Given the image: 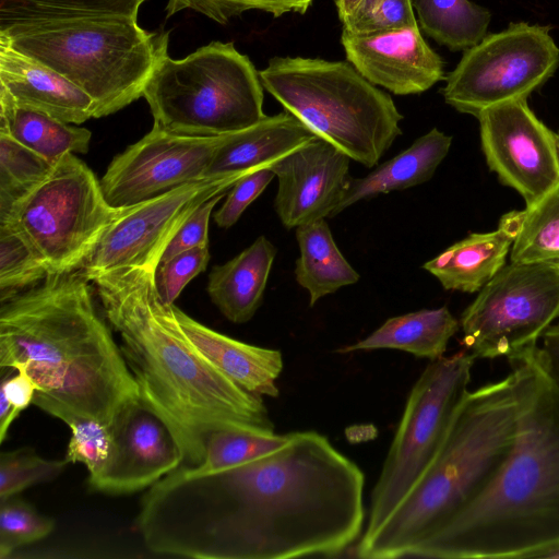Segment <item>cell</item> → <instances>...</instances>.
I'll return each instance as SVG.
<instances>
[{
  "label": "cell",
  "instance_id": "obj_3",
  "mask_svg": "<svg viewBox=\"0 0 559 559\" xmlns=\"http://www.w3.org/2000/svg\"><path fill=\"white\" fill-rule=\"evenodd\" d=\"M81 270L50 273L0 307V367L36 383L33 404H55L111 427L141 402L138 384Z\"/></svg>",
  "mask_w": 559,
  "mask_h": 559
},
{
  "label": "cell",
  "instance_id": "obj_17",
  "mask_svg": "<svg viewBox=\"0 0 559 559\" xmlns=\"http://www.w3.org/2000/svg\"><path fill=\"white\" fill-rule=\"evenodd\" d=\"M341 43L348 62L365 79L393 94H420L444 80L443 60L418 25L373 35L342 29Z\"/></svg>",
  "mask_w": 559,
  "mask_h": 559
},
{
  "label": "cell",
  "instance_id": "obj_39",
  "mask_svg": "<svg viewBox=\"0 0 559 559\" xmlns=\"http://www.w3.org/2000/svg\"><path fill=\"white\" fill-rule=\"evenodd\" d=\"M210 258L207 246L180 252L159 262L154 273V282L162 301L175 305L187 284L206 269Z\"/></svg>",
  "mask_w": 559,
  "mask_h": 559
},
{
  "label": "cell",
  "instance_id": "obj_40",
  "mask_svg": "<svg viewBox=\"0 0 559 559\" xmlns=\"http://www.w3.org/2000/svg\"><path fill=\"white\" fill-rule=\"evenodd\" d=\"M275 174L271 166L253 170L240 179L229 189L225 202L214 214V221L221 228L234 226L247 207L265 190L274 179Z\"/></svg>",
  "mask_w": 559,
  "mask_h": 559
},
{
  "label": "cell",
  "instance_id": "obj_7",
  "mask_svg": "<svg viewBox=\"0 0 559 559\" xmlns=\"http://www.w3.org/2000/svg\"><path fill=\"white\" fill-rule=\"evenodd\" d=\"M259 75L285 110L368 168L402 134L403 115L392 97L349 62L274 57Z\"/></svg>",
  "mask_w": 559,
  "mask_h": 559
},
{
  "label": "cell",
  "instance_id": "obj_29",
  "mask_svg": "<svg viewBox=\"0 0 559 559\" xmlns=\"http://www.w3.org/2000/svg\"><path fill=\"white\" fill-rule=\"evenodd\" d=\"M508 214L515 230L511 262L559 269V183L534 205Z\"/></svg>",
  "mask_w": 559,
  "mask_h": 559
},
{
  "label": "cell",
  "instance_id": "obj_14",
  "mask_svg": "<svg viewBox=\"0 0 559 559\" xmlns=\"http://www.w3.org/2000/svg\"><path fill=\"white\" fill-rule=\"evenodd\" d=\"M225 134H179L153 124L141 140L114 157L100 179L107 202L127 207L207 177Z\"/></svg>",
  "mask_w": 559,
  "mask_h": 559
},
{
  "label": "cell",
  "instance_id": "obj_45",
  "mask_svg": "<svg viewBox=\"0 0 559 559\" xmlns=\"http://www.w3.org/2000/svg\"><path fill=\"white\" fill-rule=\"evenodd\" d=\"M534 559H559V544L542 550Z\"/></svg>",
  "mask_w": 559,
  "mask_h": 559
},
{
  "label": "cell",
  "instance_id": "obj_12",
  "mask_svg": "<svg viewBox=\"0 0 559 559\" xmlns=\"http://www.w3.org/2000/svg\"><path fill=\"white\" fill-rule=\"evenodd\" d=\"M558 67L559 47L549 26L510 23L464 51L441 93L448 105L477 118L490 106L527 98Z\"/></svg>",
  "mask_w": 559,
  "mask_h": 559
},
{
  "label": "cell",
  "instance_id": "obj_46",
  "mask_svg": "<svg viewBox=\"0 0 559 559\" xmlns=\"http://www.w3.org/2000/svg\"><path fill=\"white\" fill-rule=\"evenodd\" d=\"M556 136H557L558 156H559V132H558V133H556Z\"/></svg>",
  "mask_w": 559,
  "mask_h": 559
},
{
  "label": "cell",
  "instance_id": "obj_21",
  "mask_svg": "<svg viewBox=\"0 0 559 559\" xmlns=\"http://www.w3.org/2000/svg\"><path fill=\"white\" fill-rule=\"evenodd\" d=\"M318 136L285 110L247 129L226 133L207 176L249 174L267 167Z\"/></svg>",
  "mask_w": 559,
  "mask_h": 559
},
{
  "label": "cell",
  "instance_id": "obj_41",
  "mask_svg": "<svg viewBox=\"0 0 559 559\" xmlns=\"http://www.w3.org/2000/svg\"><path fill=\"white\" fill-rule=\"evenodd\" d=\"M37 385L34 380L21 369L2 380L0 386V442L8 436L12 423L20 414L33 404Z\"/></svg>",
  "mask_w": 559,
  "mask_h": 559
},
{
  "label": "cell",
  "instance_id": "obj_37",
  "mask_svg": "<svg viewBox=\"0 0 559 559\" xmlns=\"http://www.w3.org/2000/svg\"><path fill=\"white\" fill-rule=\"evenodd\" d=\"M313 0H168L167 17L190 9L209 19L226 24L231 17L251 10L263 11L280 17L286 13L305 14Z\"/></svg>",
  "mask_w": 559,
  "mask_h": 559
},
{
  "label": "cell",
  "instance_id": "obj_18",
  "mask_svg": "<svg viewBox=\"0 0 559 559\" xmlns=\"http://www.w3.org/2000/svg\"><path fill=\"white\" fill-rule=\"evenodd\" d=\"M111 429L117 454L94 491L133 493L150 488L182 465V454L171 431L141 402L123 411Z\"/></svg>",
  "mask_w": 559,
  "mask_h": 559
},
{
  "label": "cell",
  "instance_id": "obj_43",
  "mask_svg": "<svg viewBox=\"0 0 559 559\" xmlns=\"http://www.w3.org/2000/svg\"><path fill=\"white\" fill-rule=\"evenodd\" d=\"M542 337L543 345L536 349L537 359L546 374L559 389V323L550 325Z\"/></svg>",
  "mask_w": 559,
  "mask_h": 559
},
{
  "label": "cell",
  "instance_id": "obj_6",
  "mask_svg": "<svg viewBox=\"0 0 559 559\" xmlns=\"http://www.w3.org/2000/svg\"><path fill=\"white\" fill-rule=\"evenodd\" d=\"M128 16H94L16 23L1 28L21 52L56 70L94 102V118L141 96L167 55L168 32H148Z\"/></svg>",
  "mask_w": 559,
  "mask_h": 559
},
{
  "label": "cell",
  "instance_id": "obj_42",
  "mask_svg": "<svg viewBox=\"0 0 559 559\" xmlns=\"http://www.w3.org/2000/svg\"><path fill=\"white\" fill-rule=\"evenodd\" d=\"M225 194L221 193L205 201L186 219L169 241L160 262L180 252L209 246L210 217L213 209Z\"/></svg>",
  "mask_w": 559,
  "mask_h": 559
},
{
  "label": "cell",
  "instance_id": "obj_13",
  "mask_svg": "<svg viewBox=\"0 0 559 559\" xmlns=\"http://www.w3.org/2000/svg\"><path fill=\"white\" fill-rule=\"evenodd\" d=\"M245 175L207 176L129 206L106 230L81 271L88 281L121 267L155 271L186 219L205 201L226 193Z\"/></svg>",
  "mask_w": 559,
  "mask_h": 559
},
{
  "label": "cell",
  "instance_id": "obj_4",
  "mask_svg": "<svg viewBox=\"0 0 559 559\" xmlns=\"http://www.w3.org/2000/svg\"><path fill=\"white\" fill-rule=\"evenodd\" d=\"M536 349L509 360L519 396L509 457L488 487L413 557L534 559L559 544V389Z\"/></svg>",
  "mask_w": 559,
  "mask_h": 559
},
{
  "label": "cell",
  "instance_id": "obj_24",
  "mask_svg": "<svg viewBox=\"0 0 559 559\" xmlns=\"http://www.w3.org/2000/svg\"><path fill=\"white\" fill-rule=\"evenodd\" d=\"M452 136L437 128L361 178L352 179L335 215L356 202L428 181L445 158Z\"/></svg>",
  "mask_w": 559,
  "mask_h": 559
},
{
  "label": "cell",
  "instance_id": "obj_30",
  "mask_svg": "<svg viewBox=\"0 0 559 559\" xmlns=\"http://www.w3.org/2000/svg\"><path fill=\"white\" fill-rule=\"evenodd\" d=\"M41 409L62 420L71 430L63 461L81 463L88 472L92 490L110 469L117 454V442L111 427L71 408L49 404Z\"/></svg>",
  "mask_w": 559,
  "mask_h": 559
},
{
  "label": "cell",
  "instance_id": "obj_2",
  "mask_svg": "<svg viewBox=\"0 0 559 559\" xmlns=\"http://www.w3.org/2000/svg\"><path fill=\"white\" fill-rule=\"evenodd\" d=\"M154 273L121 267L91 282L107 322L122 341L141 403L167 425L182 465L203 462L207 438L216 430L274 432L262 396L238 385L187 341L173 305L157 293Z\"/></svg>",
  "mask_w": 559,
  "mask_h": 559
},
{
  "label": "cell",
  "instance_id": "obj_1",
  "mask_svg": "<svg viewBox=\"0 0 559 559\" xmlns=\"http://www.w3.org/2000/svg\"><path fill=\"white\" fill-rule=\"evenodd\" d=\"M365 475L312 430L216 473L179 468L148 488L135 520L158 555L195 559L334 557L359 540Z\"/></svg>",
  "mask_w": 559,
  "mask_h": 559
},
{
  "label": "cell",
  "instance_id": "obj_26",
  "mask_svg": "<svg viewBox=\"0 0 559 559\" xmlns=\"http://www.w3.org/2000/svg\"><path fill=\"white\" fill-rule=\"evenodd\" d=\"M295 234L299 257L294 273L298 285L309 294L310 307L359 281V273L340 251L325 218L302 224Z\"/></svg>",
  "mask_w": 559,
  "mask_h": 559
},
{
  "label": "cell",
  "instance_id": "obj_31",
  "mask_svg": "<svg viewBox=\"0 0 559 559\" xmlns=\"http://www.w3.org/2000/svg\"><path fill=\"white\" fill-rule=\"evenodd\" d=\"M288 439L289 433L250 429L216 430L207 438L203 462L198 466L181 465L178 468L190 476L216 473L262 457L282 448Z\"/></svg>",
  "mask_w": 559,
  "mask_h": 559
},
{
  "label": "cell",
  "instance_id": "obj_33",
  "mask_svg": "<svg viewBox=\"0 0 559 559\" xmlns=\"http://www.w3.org/2000/svg\"><path fill=\"white\" fill-rule=\"evenodd\" d=\"M50 273L27 237L13 224L0 223V302L34 287Z\"/></svg>",
  "mask_w": 559,
  "mask_h": 559
},
{
  "label": "cell",
  "instance_id": "obj_9",
  "mask_svg": "<svg viewBox=\"0 0 559 559\" xmlns=\"http://www.w3.org/2000/svg\"><path fill=\"white\" fill-rule=\"evenodd\" d=\"M129 209L111 206L100 180L73 153L8 212L0 223L16 226L51 273L81 270L106 230Z\"/></svg>",
  "mask_w": 559,
  "mask_h": 559
},
{
  "label": "cell",
  "instance_id": "obj_34",
  "mask_svg": "<svg viewBox=\"0 0 559 559\" xmlns=\"http://www.w3.org/2000/svg\"><path fill=\"white\" fill-rule=\"evenodd\" d=\"M53 165L10 134L0 132V214L43 181Z\"/></svg>",
  "mask_w": 559,
  "mask_h": 559
},
{
  "label": "cell",
  "instance_id": "obj_38",
  "mask_svg": "<svg viewBox=\"0 0 559 559\" xmlns=\"http://www.w3.org/2000/svg\"><path fill=\"white\" fill-rule=\"evenodd\" d=\"M416 25L412 0H361L343 22V31L373 35Z\"/></svg>",
  "mask_w": 559,
  "mask_h": 559
},
{
  "label": "cell",
  "instance_id": "obj_15",
  "mask_svg": "<svg viewBox=\"0 0 559 559\" xmlns=\"http://www.w3.org/2000/svg\"><path fill=\"white\" fill-rule=\"evenodd\" d=\"M477 119L488 167L521 194L526 206L559 183L556 133L535 116L527 98L490 106Z\"/></svg>",
  "mask_w": 559,
  "mask_h": 559
},
{
  "label": "cell",
  "instance_id": "obj_11",
  "mask_svg": "<svg viewBox=\"0 0 559 559\" xmlns=\"http://www.w3.org/2000/svg\"><path fill=\"white\" fill-rule=\"evenodd\" d=\"M558 317L559 269L511 262L462 313V344L475 358L510 360L535 349Z\"/></svg>",
  "mask_w": 559,
  "mask_h": 559
},
{
  "label": "cell",
  "instance_id": "obj_19",
  "mask_svg": "<svg viewBox=\"0 0 559 559\" xmlns=\"http://www.w3.org/2000/svg\"><path fill=\"white\" fill-rule=\"evenodd\" d=\"M0 92L19 107L80 124L94 118V102L66 76L15 49L0 34Z\"/></svg>",
  "mask_w": 559,
  "mask_h": 559
},
{
  "label": "cell",
  "instance_id": "obj_5",
  "mask_svg": "<svg viewBox=\"0 0 559 559\" xmlns=\"http://www.w3.org/2000/svg\"><path fill=\"white\" fill-rule=\"evenodd\" d=\"M518 415L519 396L511 372L468 392L432 462L381 525L360 536L356 556L413 557L499 473L514 445Z\"/></svg>",
  "mask_w": 559,
  "mask_h": 559
},
{
  "label": "cell",
  "instance_id": "obj_27",
  "mask_svg": "<svg viewBox=\"0 0 559 559\" xmlns=\"http://www.w3.org/2000/svg\"><path fill=\"white\" fill-rule=\"evenodd\" d=\"M0 132L55 164L68 153L88 152L92 132L49 115L16 106L0 92Z\"/></svg>",
  "mask_w": 559,
  "mask_h": 559
},
{
  "label": "cell",
  "instance_id": "obj_36",
  "mask_svg": "<svg viewBox=\"0 0 559 559\" xmlns=\"http://www.w3.org/2000/svg\"><path fill=\"white\" fill-rule=\"evenodd\" d=\"M67 463L48 460L33 449L22 448L0 454V500L16 496L24 489L57 478Z\"/></svg>",
  "mask_w": 559,
  "mask_h": 559
},
{
  "label": "cell",
  "instance_id": "obj_35",
  "mask_svg": "<svg viewBox=\"0 0 559 559\" xmlns=\"http://www.w3.org/2000/svg\"><path fill=\"white\" fill-rule=\"evenodd\" d=\"M55 520L17 496L0 500V559L21 546L38 542L55 530Z\"/></svg>",
  "mask_w": 559,
  "mask_h": 559
},
{
  "label": "cell",
  "instance_id": "obj_23",
  "mask_svg": "<svg viewBox=\"0 0 559 559\" xmlns=\"http://www.w3.org/2000/svg\"><path fill=\"white\" fill-rule=\"evenodd\" d=\"M276 252L275 246L262 235L239 254L212 269L206 290L227 320L246 323L255 314Z\"/></svg>",
  "mask_w": 559,
  "mask_h": 559
},
{
  "label": "cell",
  "instance_id": "obj_25",
  "mask_svg": "<svg viewBox=\"0 0 559 559\" xmlns=\"http://www.w3.org/2000/svg\"><path fill=\"white\" fill-rule=\"evenodd\" d=\"M459 328L460 322L445 306L421 309L389 318L366 338L337 352L390 348L435 360L443 356Z\"/></svg>",
  "mask_w": 559,
  "mask_h": 559
},
{
  "label": "cell",
  "instance_id": "obj_20",
  "mask_svg": "<svg viewBox=\"0 0 559 559\" xmlns=\"http://www.w3.org/2000/svg\"><path fill=\"white\" fill-rule=\"evenodd\" d=\"M173 310L187 341L218 370L251 393L278 396L276 380L283 369L280 350L247 344L216 332L175 305Z\"/></svg>",
  "mask_w": 559,
  "mask_h": 559
},
{
  "label": "cell",
  "instance_id": "obj_22",
  "mask_svg": "<svg viewBox=\"0 0 559 559\" xmlns=\"http://www.w3.org/2000/svg\"><path fill=\"white\" fill-rule=\"evenodd\" d=\"M514 236L515 230L507 213L496 230L469 234L427 261L423 267L444 289L479 292L506 265Z\"/></svg>",
  "mask_w": 559,
  "mask_h": 559
},
{
  "label": "cell",
  "instance_id": "obj_44",
  "mask_svg": "<svg viewBox=\"0 0 559 559\" xmlns=\"http://www.w3.org/2000/svg\"><path fill=\"white\" fill-rule=\"evenodd\" d=\"M361 0H335L340 21L343 23L353 13Z\"/></svg>",
  "mask_w": 559,
  "mask_h": 559
},
{
  "label": "cell",
  "instance_id": "obj_16",
  "mask_svg": "<svg viewBox=\"0 0 559 559\" xmlns=\"http://www.w3.org/2000/svg\"><path fill=\"white\" fill-rule=\"evenodd\" d=\"M350 157L317 138L271 165L278 181L275 212L284 227L335 216L352 178Z\"/></svg>",
  "mask_w": 559,
  "mask_h": 559
},
{
  "label": "cell",
  "instance_id": "obj_10",
  "mask_svg": "<svg viewBox=\"0 0 559 559\" xmlns=\"http://www.w3.org/2000/svg\"><path fill=\"white\" fill-rule=\"evenodd\" d=\"M474 359L463 350L431 360L413 385L373 487L361 535H369L381 525L439 452L469 392Z\"/></svg>",
  "mask_w": 559,
  "mask_h": 559
},
{
  "label": "cell",
  "instance_id": "obj_32",
  "mask_svg": "<svg viewBox=\"0 0 559 559\" xmlns=\"http://www.w3.org/2000/svg\"><path fill=\"white\" fill-rule=\"evenodd\" d=\"M146 0H0V29L16 23L94 16L138 19Z\"/></svg>",
  "mask_w": 559,
  "mask_h": 559
},
{
  "label": "cell",
  "instance_id": "obj_8",
  "mask_svg": "<svg viewBox=\"0 0 559 559\" xmlns=\"http://www.w3.org/2000/svg\"><path fill=\"white\" fill-rule=\"evenodd\" d=\"M263 88L248 56L233 43L212 41L183 59L164 56L143 97L154 124L179 134L214 136L264 119Z\"/></svg>",
  "mask_w": 559,
  "mask_h": 559
},
{
  "label": "cell",
  "instance_id": "obj_28",
  "mask_svg": "<svg viewBox=\"0 0 559 559\" xmlns=\"http://www.w3.org/2000/svg\"><path fill=\"white\" fill-rule=\"evenodd\" d=\"M412 2L423 31L452 51H465L486 36L491 14L469 0Z\"/></svg>",
  "mask_w": 559,
  "mask_h": 559
}]
</instances>
